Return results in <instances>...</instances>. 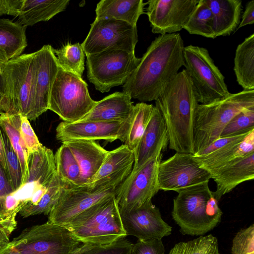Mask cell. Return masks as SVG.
<instances>
[{
	"mask_svg": "<svg viewBox=\"0 0 254 254\" xmlns=\"http://www.w3.org/2000/svg\"><path fill=\"white\" fill-rule=\"evenodd\" d=\"M64 188V185L56 175L47 191L39 202L36 205L24 204L19 211V214L23 218L41 214L49 215Z\"/></svg>",
	"mask_w": 254,
	"mask_h": 254,
	"instance_id": "d590c367",
	"label": "cell"
},
{
	"mask_svg": "<svg viewBox=\"0 0 254 254\" xmlns=\"http://www.w3.org/2000/svg\"><path fill=\"white\" fill-rule=\"evenodd\" d=\"M137 42V26L113 18H96L81 45L86 55L113 50L134 52Z\"/></svg>",
	"mask_w": 254,
	"mask_h": 254,
	"instance_id": "8fae6325",
	"label": "cell"
},
{
	"mask_svg": "<svg viewBox=\"0 0 254 254\" xmlns=\"http://www.w3.org/2000/svg\"><path fill=\"white\" fill-rule=\"evenodd\" d=\"M213 16L215 38L229 36L237 30L242 10L240 0H204Z\"/></svg>",
	"mask_w": 254,
	"mask_h": 254,
	"instance_id": "484cf974",
	"label": "cell"
},
{
	"mask_svg": "<svg viewBox=\"0 0 254 254\" xmlns=\"http://www.w3.org/2000/svg\"><path fill=\"white\" fill-rule=\"evenodd\" d=\"M54 50L50 45H46L35 52V120L48 110L52 87L59 67Z\"/></svg>",
	"mask_w": 254,
	"mask_h": 254,
	"instance_id": "ac0fdd59",
	"label": "cell"
},
{
	"mask_svg": "<svg viewBox=\"0 0 254 254\" xmlns=\"http://www.w3.org/2000/svg\"><path fill=\"white\" fill-rule=\"evenodd\" d=\"M0 254H21L13 249L9 243L0 252Z\"/></svg>",
	"mask_w": 254,
	"mask_h": 254,
	"instance_id": "681fc988",
	"label": "cell"
},
{
	"mask_svg": "<svg viewBox=\"0 0 254 254\" xmlns=\"http://www.w3.org/2000/svg\"><path fill=\"white\" fill-rule=\"evenodd\" d=\"M130 96L116 92L97 101L92 110L79 121L123 122L130 118L133 106Z\"/></svg>",
	"mask_w": 254,
	"mask_h": 254,
	"instance_id": "603a6c76",
	"label": "cell"
},
{
	"mask_svg": "<svg viewBox=\"0 0 254 254\" xmlns=\"http://www.w3.org/2000/svg\"><path fill=\"white\" fill-rule=\"evenodd\" d=\"M0 164L2 168L4 169L5 173H6V167L4 151L2 142L1 138L0 135Z\"/></svg>",
	"mask_w": 254,
	"mask_h": 254,
	"instance_id": "c3c4849f",
	"label": "cell"
},
{
	"mask_svg": "<svg viewBox=\"0 0 254 254\" xmlns=\"http://www.w3.org/2000/svg\"><path fill=\"white\" fill-rule=\"evenodd\" d=\"M56 175L64 189H70L79 186L80 170L73 154L64 143L58 149L54 154Z\"/></svg>",
	"mask_w": 254,
	"mask_h": 254,
	"instance_id": "1f68e13d",
	"label": "cell"
},
{
	"mask_svg": "<svg viewBox=\"0 0 254 254\" xmlns=\"http://www.w3.org/2000/svg\"><path fill=\"white\" fill-rule=\"evenodd\" d=\"M63 143L69 148L79 166V186L91 183L109 151L93 140H72Z\"/></svg>",
	"mask_w": 254,
	"mask_h": 254,
	"instance_id": "44dd1931",
	"label": "cell"
},
{
	"mask_svg": "<svg viewBox=\"0 0 254 254\" xmlns=\"http://www.w3.org/2000/svg\"><path fill=\"white\" fill-rule=\"evenodd\" d=\"M254 129V107L241 111L235 115L222 130L220 137H227Z\"/></svg>",
	"mask_w": 254,
	"mask_h": 254,
	"instance_id": "ab89813d",
	"label": "cell"
},
{
	"mask_svg": "<svg viewBox=\"0 0 254 254\" xmlns=\"http://www.w3.org/2000/svg\"><path fill=\"white\" fill-rule=\"evenodd\" d=\"M26 28L18 22L0 18V49L8 60L20 56L27 47Z\"/></svg>",
	"mask_w": 254,
	"mask_h": 254,
	"instance_id": "f546056e",
	"label": "cell"
},
{
	"mask_svg": "<svg viewBox=\"0 0 254 254\" xmlns=\"http://www.w3.org/2000/svg\"><path fill=\"white\" fill-rule=\"evenodd\" d=\"M69 2V0H23L18 22L27 27L48 21L64 11Z\"/></svg>",
	"mask_w": 254,
	"mask_h": 254,
	"instance_id": "4316f807",
	"label": "cell"
},
{
	"mask_svg": "<svg viewBox=\"0 0 254 254\" xmlns=\"http://www.w3.org/2000/svg\"><path fill=\"white\" fill-rule=\"evenodd\" d=\"M86 57L88 79L101 93L123 85L140 62L134 52L120 50L104 51Z\"/></svg>",
	"mask_w": 254,
	"mask_h": 254,
	"instance_id": "9c48e42d",
	"label": "cell"
},
{
	"mask_svg": "<svg viewBox=\"0 0 254 254\" xmlns=\"http://www.w3.org/2000/svg\"><path fill=\"white\" fill-rule=\"evenodd\" d=\"M254 178V152L249 154L217 170L211 176L216 184L214 194L219 200L238 185Z\"/></svg>",
	"mask_w": 254,
	"mask_h": 254,
	"instance_id": "7402d4cb",
	"label": "cell"
},
{
	"mask_svg": "<svg viewBox=\"0 0 254 254\" xmlns=\"http://www.w3.org/2000/svg\"><path fill=\"white\" fill-rule=\"evenodd\" d=\"M126 236L139 240L160 239L171 234L172 228L162 218L159 209L152 200L129 209L119 208Z\"/></svg>",
	"mask_w": 254,
	"mask_h": 254,
	"instance_id": "9a60e30c",
	"label": "cell"
},
{
	"mask_svg": "<svg viewBox=\"0 0 254 254\" xmlns=\"http://www.w3.org/2000/svg\"><path fill=\"white\" fill-rule=\"evenodd\" d=\"M208 182L178 191L173 199V219L183 235L203 236L220 222L222 211Z\"/></svg>",
	"mask_w": 254,
	"mask_h": 254,
	"instance_id": "3957f363",
	"label": "cell"
},
{
	"mask_svg": "<svg viewBox=\"0 0 254 254\" xmlns=\"http://www.w3.org/2000/svg\"><path fill=\"white\" fill-rule=\"evenodd\" d=\"M84 80L60 66L54 81L48 110L67 123L80 121L95 105Z\"/></svg>",
	"mask_w": 254,
	"mask_h": 254,
	"instance_id": "52a82bcc",
	"label": "cell"
},
{
	"mask_svg": "<svg viewBox=\"0 0 254 254\" xmlns=\"http://www.w3.org/2000/svg\"><path fill=\"white\" fill-rule=\"evenodd\" d=\"M133 245L125 238L108 245L82 243L70 254H131Z\"/></svg>",
	"mask_w": 254,
	"mask_h": 254,
	"instance_id": "f35d334b",
	"label": "cell"
},
{
	"mask_svg": "<svg viewBox=\"0 0 254 254\" xmlns=\"http://www.w3.org/2000/svg\"><path fill=\"white\" fill-rule=\"evenodd\" d=\"M168 254H220L218 240L212 234L200 236L176 244Z\"/></svg>",
	"mask_w": 254,
	"mask_h": 254,
	"instance_id": "8d00e7d4",
	"label": "cell"
},
{
	"mask_svg": "<svg viewBox=\"0 0 254 254\" xmlns=\"http://www.w3.org/2000/svg\"><path fill=\"white\" fill-rule=\"evenodd\" d=\"M254 152V129L244 138L231 142L219 149L203 155L193 156L201 167L211 175L223 167Z\"/></svg>",
	"mask_w": 254,
	"mask_h": 254,
	"instance_id": "cb8c5ba5",
	"label": "cell"
},
{
	"mask_svg": "<svg viewBox=\"0 0 254 254\" xmlns=\"http://www.w3.org/2000/svg\"><path fill=\"white\" fill-rule=\"evenodd\" d=\"M20 115L4 112L0 114V127L7 135L11 144L19 160L23 177V185L27 176V152L20 136ZM21 188V187H20Z\"/></svg>",
	"mask_w": 254,
	"mask_h": 254,
	"instance_id": "4dcf8cb0",
	"label": "cell"
},
{
	"mask_svg": "<svg viewBox=\"0 0 254 254\" xmlns=\"http://www.w3.org/2000/svg\"><path fill=\"white\" fill-rule=\"evenodd\" d=\"M4 110H3V109L1 106V105L0 104V114L2 113H4Z\"/></svg>",
	"mask_w": 254,
	"mask_h": 254,
	"instance_id": "816d5d0a",
	"label": "cell"
},
{
	"mask_svg": "<svg viewBox=\"0 0 254 254\" xmlns=\"http://www.w3.org/2000/svg\"><path fill=\"white\" fill-rule=\"evenodd\" d=\"M63 226L81 243L108 245L127 236L114 195L92 205Z\"/></svg>",
	"mask_w": 254,
	"mask_h": 254,
	"instance_id": "8992f818",
	"label": "cell"
},
{
	"mask_svg": "<svg viewBox=\"0 0 254 254\" xmlns=\"http://www.w3.org/2000/svg\"><path fill=\"white\" fill-rule=\"evenodd\" d=\"M199 0H149L146 14L153 33H176L183 29Z\"/></svg>",
	"mask_w": 254,
	"mask_h": 254,
	"instance_id": "2e32d148",
	"label": "cell"
},
{
	"mask_svg": "<svg viewBox=\"0 0 254 254\" xmlns=\"http://www.w3.org/2000/svg\"><path fill=\"white\" fill-rule=\"evenodd\" d=\"M183 29L190 34L215 38L212 12L204 0H199Z\"/></svg>",
	"mask_w": 254,
	"mask_h": 254,
	"instance_id": "e575fe53",
	"label": "cell"
},
{
	"mask_svg": "<svg viewBox=\"0 0 254 254\" xmlns=\"http://www.w3.org/2000/svg\"><path fill=\"white\" fill-rule=\"evenodd\" d=\"M35 52L8 60L0 67V103L4 112L34 121Z\"/></svg>",
	"mask_w": 254,
	"mask_h": 254,
	"instance_id": "277c9868",
	"label": "cell"
},
{
	"mask_svg": "<svg viewBox=\"0 0 254 254\" xmlns=\"http://www.w3.org/2000/svg\"><path fill=\"white\" fill-rule=\"evenodd\" d=\"M184 47L179 33L156 37L123 85V92L142 102L155 101L185 65Z\"/></svg>",
	"mask_w": 254,
	"mask_h": 254,
	"instance_id": "6da1fadb",
	"label": "cell"
},
{
	"mask_svg": "<svg viewBox=\"0 0 254 254\" xmlns=\"http://www.w3.org/2000/svg\"><path fill=\"white\" fill-rule=\"evenodd\" d=\"M134 162L133 152L125 144L109 151L92 182L87 186H118L130 174Z\"/></svg>",
	"mask_w": 254,
	"mask_h": 254,
	"instance_id": "ffe728a7",
	"label": "cell"
},
{
	"mask_svg": "<svg viewBox=\"0 0 254 254\" xmlns=\"http://www.w3.org/2000/svg\"><path fill=\"white\" fill-rule=\"evenodd\" d=\"M23 0H0V17L8 14L17 17Z\"/></svg>",
	"mask_w": 254,
	"mask_h": 254,
	"instance_id": "bcb514c9",
	"label": "cell"
},
{
	"mask_svg": "<svg viewBox=\"0 0 254 254\" xmlns=\"http://www.w3.org/2000/svg\"><path fill=\"white\" fill-rule=\"evenodd\" d=\"M254 23V0L248 1L245 7V10L242 15V21L237 30L247 25L253 24Z\"/></svg>",
	"mask_w": 254,
	"mask_h": 254,
	"instance_id": "7dc6e473",
	"label": "cell"
},
{
	"mask_svg": "<svg viewBox=\"0 0 254 254\" xmlns=\"http://www.w3.org/2000/svg\"><path fill=\"white\" fill-rule=\"evenodd\" d=\"M15 217L12 215L0 220V252L10 242L9 236L17 225Z\"/></svg>",
	"mask_w": 254,
	"mask_h": 254,
	"instance_id": "f6af8a7d",
	"label": "cell"
},
{
	"mask_svg": "<svg viewBox=\"0 0 254 254\" xmlns=\"http://www.w3.org/2000/svg\"><path fill=\"white\" fill-rule=\"evenodd\" d=\"M130 120L123 122L63 121L56 128V137L62 143L72 140H104L112 142L117 139L125 143Z\"/></svg>",
	"mask_w": 254,
	"mask_h": 254,
	"instance_id": "e0dca14e",
	"label": "cell"
},
{
	"mask_svg": "<svg viewBox=\"0 0 254 254\" xmlns=\"http://www.w3.org/2000/svg\"><path fill=\"white\" fill-rule=\"evenodd\" d=\"M27 162L28 176L24 184L32 187L35 191L42 187L48 188L56 175L52 150L42 145L28 156Z\"/></svg>",
	"mask_w": 254,
	"mask_h": 254,
	"instance_id": "d4e9b609",
	"label": "cell"
},
{
	"mask_svg": "<svg viewBox=\"0 0 254 254\" xmlns=\"http://www.w3.org/2000/svg\"><path fill=\"white\" fill-rule=\"evenodd\" d=\"M234 70L238 84L245 90H254V34L237 47Z\"/></svg>",
	"mask_w": 254,
	"mask_h": 254,
	"instance_id": "f1b7e54d",
	"label": "cell"
},
{
	"mask_svg": "<svg viewBox=\"0 0 254 254\" xmlns=\"http://www.w3.org/2000/svg\"><path fill=\"white\" fill-rule=\"evenodd\" d=\"M198 104L185 69L177 73L155 100L167 127L169 148L176 152L194 153L193 127Z\"/></svg>",
	"mask_w": 254,
	"mask_h": 254,
	"instance_id": "7a4b0ae2",
	"label": "cell"
},
{
	"mask_svg": "<svg viewBox=\"0 0 254 254\" xmlns=\"http://www.w3.org/2000/svg\"><path fill=\"white\" fill-rule=\"evenodd\" d=\"M118 186L90 187L80 186L64 189L58 201L48 215V222L65 226L76 216L110 195H115Z\"/></svg>",
	"mask_w": 254,
	"mask_h": 254,
	"instance_id": "5bb4252c",
	"label": "cell"
},
{
	"mask_svg": "<svg viewBox=\"0 0 254 254\" xmlns=\"http://www.w3.org/2000/svg\"><path fill=\"white\" fill-rule=\"evenodd\" d=\"M14 192L7 174L0 164V220L8 217L5 209L6 199Z\"/></svg>",
	"mask_w": 254,
	"mask_h": 254,
	"instance_id": "ee69618b",
	"label": "cell"
},
{
	"mask_svg": "<svg viewBox=\"0 0 254 254\" xmlns=\"http://www.w3.org/2000/svg\"><path fill=\"white\" fill-rule=\"evenodd\" d=\"M185 67L195 90L199 104H205L228 95L224 76L203 47L190 45L184 47Z\"/></svg>",
	"mask_w": 254,
	"mask_h": 254,
	"instance_id": "ba28073f",
	"label": "cell"
},
{
	"mask_svg": "<svg viewBox=\"0 0 254 254\" xmlns=\"http://www.w3.org/2000/svg\"><path fill=\"white\" fill-rule=\"evenodd\" d=\"M160 153L135 172H131L116 188L115 197L120 208L129 209L152 200L158 192V169L162 161Z\"/></svg>",
	"mask_w": 254,
	"mask_h": 254,
	"instance_id": "4fadbf2b",
	"label": "cell"
},
{
	"mask_svg": "<svg viewBox=\"0 0 254 254\" xmlns=\"http://www.w3.org/2000/svg\"><path fill=\"white\" fill-rule=\"evenodd\" d=\"M211 179V174L201 166L192 154L176 153L160 163L157 174L158 187L164 191L179 190Z\"/></svg>",
	"mask_w": 254,
	"mask_h": 254,
	"instance_id": "7c38bea8",
	"label": "cell"
},
{
	"mask_svg": "<svg viewBox=\"0 0 254 254\" xmlns=\"http://www.w3.org/2000/svg\"><path fill=\"white\" fill-rule=\"evenodd\" d=\"M8 61L5 53L0 49V67Z\"/></svg>",
	"mask_w": 254,
	"mask_h": 254,
	"instance_id": "f907efd6",
	"label": "cell"
},
{
	"mask_svg": "<svg viewBox=\"0 0 254 254\" xmlns=\"http://www.w3.org/2000/svg\"><path fill=\"white\" fill-rule=\"evenodd\" d=\"M131 254H165V248L160 239L138 240L133 245Z\"/></svg>",
	"mask_w": 254,
	"mask_h": 254,
	"instance_id": "7bdbcfd3",
	"label": "cell"
},
{
	"mask_svg": "<svg viewBox=\"0 0 254 254\" xmlns=\"http://www.w3.org/2000/svg\"><path fill=\"white\" fill-rule=\"evenodd\" d=\"M0 135L4 151L6 174L15 192L23 185L21 164L7 135L0 127Z\"/></svg>",
	"mask_w": 254,
	"mask_h": 254,
	"instance_id": "74e56055",
	"label": "cell"
},
{
	"mask_svg": "<svg viewBox=\"0 0 254 254\" xmlns=\"http://www.w3.org/2000/svg\"><path fill=\"white\" fill-rule=\"evenodd\" d=\"M252 107L254 90H243L208 104H198L193 127V154L219 138L225 127L235 115Z\"/></svg>",
	"mask_w": 254,
	"mask_h": 254,
	"instance_id": "5b68a950",
	"label": "cell"
},
{
	"mask_svg": "<svg viewBox=\"0 0 254 254\" xmlns=\"http://www.w3.org/2000/svg\"><path fill=\"white\" fill-rule=\"evenodd\" d=\"M231 254H254V225L241 229L232 240Z\"/></svg>",
	"mask_w": 254,
	"mask_h": 254,
	"instance_id": "60d3db41",
	"label": "cell"
},
{
	"mask_svg": "<svg viewBox=\"0 0 254 254\" xmlns=\"http://www.w3.org/2000/svg\"><path fill=\"white\" fill-rule=\"evenodd\" d=\"M146 4L142 0H102L97 4L96 18H113L136 26Z\"/></svg>",
	"mask_w": 254,
	"mask_h": 254,
	"instance_id": "83f0119b",
	"label": "cell"
},
{
	"mask_svg": "<svg viewBox=\"0 0 254 254\" xmlns=\"http://www.w3.org/2000/svg\"><path fill=\"white\" fill-rule=\"evenodd\" d=\"M154 106L140 102L133 106L125 144L135 152L151 118Z\"/></svg>",
	"mask_w": 254,
	"mask_h": 254,
	"instance_id": "d6a6232c",
	"label": "cell"
},
{
	"mask_svg": "<svg viewBox=\"0 0 254 254\" xmlns=\"http://www.w3.org/2000/svg\"><path fill=\"white\" fill-rule=\"evenodd\" d=\"M20 119V136L26 148L28 157L30 154L38 151L43 145L40 142L29 120L21 115Z\"/></svg>",
	"mask_w": 254,
	"mask_h": 254,
	"instance_id": "b9f144b4",
	"label": "cell"
},
{
	"mask_svg": "<svg viewBox=\"0 0 254 254\" xmlns=\"http://www.w3.org/2000/svg\"><path fill=\"white\" fill-rule=\"evenodd\" d=\"M169 144L167 127L157 107L154 106L151 118L134 153L131 172H135L148 160L166 149Z\"/></svg>",
	"mask_w": 254,
	"mask_h": 254,
	"instance_id": "d6986e66",
	"label": "cell"
},
{
	"mask_svg": "<svg viewBox=\"0 0 254 254\" xmlns=\"http://www.w3.org/2000/svg\"><path fill=\"white\" fill-rule=\"evenodd\" d=\"M81 243L64 226L47 222L25 229L9 245L21 254H70Z\"/></svg>",
	"mask_w": 254,
	"mask_h": 254,
	"instance_id": "30bf717a",
	"label": "cell"
},
{
	"mask_svg": "<svg viewBox=\"0 0 254 254\" xmlns=\"http://www.w3.org/2000/svg\"><path fill=\"white\" fill-rule=\"evenodd\" d=\"M59 65L64 70L80 77L84 70L85 53L81 44L67 43L54 50Z\"/></svg>",
	"mask_w": 254,
	"mask_h": 254,
	"instance_id": "836d02e7",
	"label": "cell"
}]
</instances>
